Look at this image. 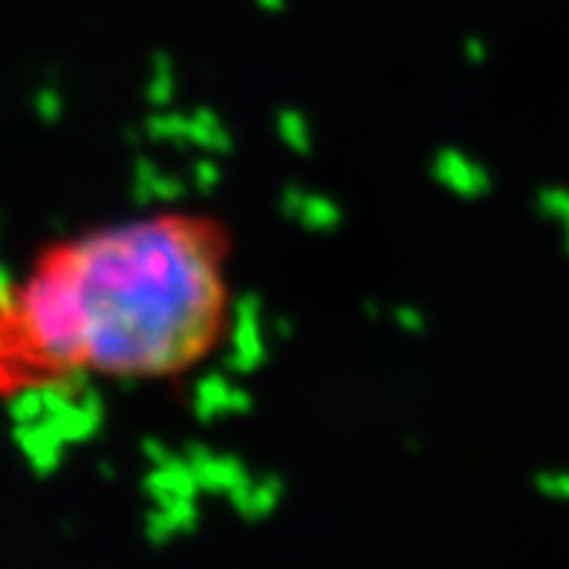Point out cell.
<instances>
[{
    "mask_svg": "<svg viewBox=\"0 0 569 569\" xmlns=\"http://www.w3.org/2000/svg\"><path fill=\"white\" fill-rule=\"evenodd\" d=\"M231 321L229 234L151 211L47 246L0 292V397L72 382L194 373Z\"/></svg>",
    "mask_w": 569,
    "mask_h": 569,
    "instance_id": "obj_1",
    "label": "cell"
}]
</instances>
